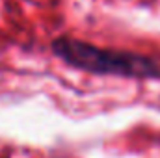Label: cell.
Segmentation results:
<instances>
[{"label": "cell", "instance_id": "1", "mask_svg": "<svg viewBox=\"0 0 160 158\" xmlns=\"http://www.w3.org/2000/svg\"><path fill=\"white\" fill-rule=\"evenodd\" d=\"M52 52L73 69L99 77H119L134 80H160V58L97 47L77 37H56Z\"/></svg>", "mask_w": 160, "mask_h": 158}]
</instances>
